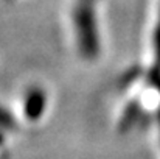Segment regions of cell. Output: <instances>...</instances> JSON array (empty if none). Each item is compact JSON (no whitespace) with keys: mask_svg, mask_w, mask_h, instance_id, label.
I'll use <instances>...</instances> for the list:
<instances>
[{"mask_svg":"<svg viewBox=\"0 0 160 159\" xmlns=\"http://www.w3.org/2000/svg\"><path fill=\"white\" fill-rule=\"evenodd\" d=\"M73 22L78 33L79 50L84 58L93 59L100 52V41L95 22V13L92 8V2L82 0L73 11Z\"/></svg>","mask_w":160,"mask_h":159,"instance_id":"1","label":"cell"},{"mask_svg":"<svg viewBox=\"0 0 160 159\" xmlns=\"http://www.w3.org/2000/svg\"><path fill=\"white\" fill-rule=\"evenodd\" d=\"M45 105H47V97H45L44 91L39 87L30 89L28 94L25 95V102H23V112H25L27 119L31 122L39 120L45 111Z\"/></svg>","mask_w":160,"mask_h":159,"instance_id":"2","label":"cell"},{"mask_svg":"<svg viewBox=\"0 0 160 159\" xmlns=\"http://www.w3.org/2000/svg\"><path fill=\"white\" fill-rule=\"evenodd\" d=\"M138 115H140V105H137L135 102H131V103L128 105V108L124 109L123 117H121V120H120V125H118L120 131H121V133L129 131V128L137 122Z\"/></svg>","mask_w":160,"mask_h":159,"instance_id":"3","label":"cell"},{"mask_svg":"<svg viewBox=\"0 0 160 159\" xmlns=\"http://www.w3.org/2000/svg\"><path fill=\"white\" fill-rule=\"evenodd\" d=\"M0 128L6 130V131H14L17 128V123H16L14 117L2 106H0Z\"/></svg>","mask_w":160,"mask_h":159,"instance_id":"4","label":"cell"},{"mask_svg":"<svg viewBox=\"0 0 160 159\" xmlns=\"http://www.w3.org/2000/svg\"><path fill=\"white\" fill-rule=\"evenodd\" d=\"M154 49H156V70L160 72V24L154 33Z\"/></svg>","mask_w":160,"mask_h":159,"instance_id":"5","label":"cell"},{"mask_svg":"<svg viewBox=\"0 0 160 159\" xmlns=\"http://www.w3.org/2000/svg\"><path fill=\"white\" fill-rule=\"evenodd\" d=\"M151 80H152V83L157 86L160 89V72H157V70H154L152 73H151Z\"/></svg>","mask_w":160,"mask_h":159,"instance_id":"6","label":"cell"},{"mask_svg":"<svg viewBox=\"0 0 160 159\" xmlns=\"http://www.w3.org/2000/svg\"><path fill=\"white\" fill-rule=\"evenodd\" d=\"M3 140H5V136H3V133L0 131V145L3 144Z\"/></svg>","mask_w":160,"mask_h":159,"instance_id":"7","label":"cell"},{"mask_svg":"<svg viewBox=\"0 0 160 159\" xmlns=\"http://www.w3.org/2000/svg\"><path fill=\"white\" fill-rule=\"evenodd\" d=\"M87 2H93V0H87Z\"/></svg>","mask_w":160,"mask_h":159,"instance_id":"8","label":"cell"}]
</instances>
